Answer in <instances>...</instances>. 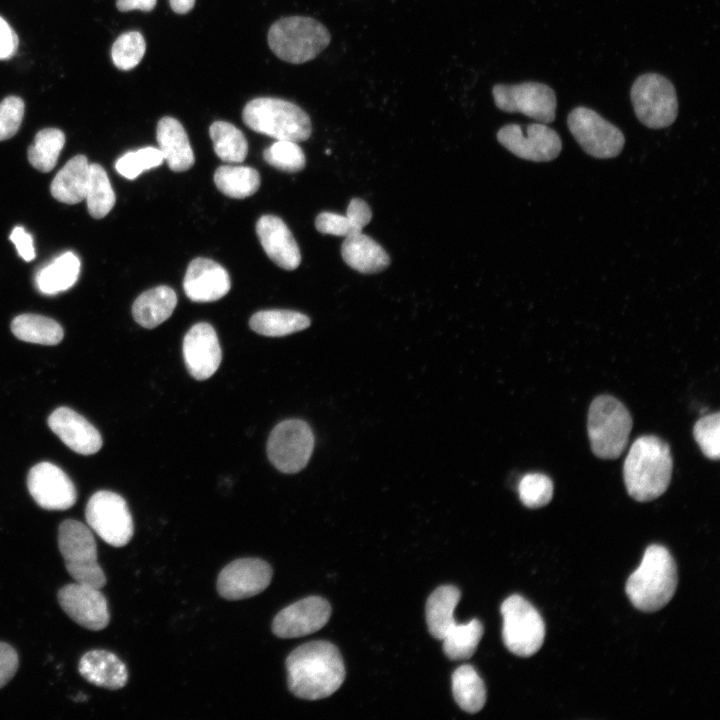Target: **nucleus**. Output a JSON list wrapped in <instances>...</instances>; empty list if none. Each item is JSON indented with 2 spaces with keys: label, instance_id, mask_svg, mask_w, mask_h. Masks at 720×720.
Returning a JSON list of instances; mask_svg holds the SVG:
<instances>
[{
  "label": "nucleus",
  "instance_id": "1",
  "mask_svg": "<svg viewBox=\"0 0 720 720\" xmlns=\"http://www.w3.org/2000/svg\"><path fill=\"white\" fill-rule=\"evenodd\" d=\"M290 692L305 700H319L335 693L345 679L338 648L327 641H313L293 650L286 659Z\"/></svg>",
  "mask_w": 720,
  "mask_h": 720
},
{
  "label": "nucleus",
  "instance_id": "2",
  "mask_svg": "<svg viewBox=\"0 0 720 720\" xmlns=\"http://www.w3.org/2000/svg\"><path fill=\"white\" fill-rule=\"evenodd\" d=\"M672 463L670 448L665 441L654 435L637 438L623 465L628 494L639 502L661 496L670 484Z\"/></svg>",
  "mask_w": 720,
  "mask_h": 720
},
{
  "label": "nucleus",
  "instance_id": "3",
  "mask_svg": "<svg viewBox=\"0 0 720 720\" xmlns=\"http://www.w3.org/2000/svg\"><path fill=\"white\" fill-rule=\"evenodd\" d=\"M677 569L669 551L653 544L643 555L639 567L626 582V594L640 611L654 612L663 608L677 588Z\"/></svg>",
  "mask_w": 720,
  "mask_h": 720
},
{
  "label": "nucleus",
  "instance_id": "4",
  "mask_svg": "<svg viewBox=\"0 0 720 720\" xmlns=\"http://www.w3.org/2000/svg\"><path fill=\"white\" fill-rule=\"evenodd\" d=\"M245 125L277 140L301 142L312 132L310 117L296 104L273 97L249 101L242 111Z\"/></svg>",
  "mask_w": 720,
  "mask_h": 720
},
{
  "label": "nucleus",
  "instance_id": "5",
  "mask_svg": "<svg viewBox=\"0 0 720 720\" xmlns=\"http://www.w3.org/2000/svg\"><path fill=\"white\" fill-rule=\"evenodd\" d=\"M271 51L281 60L301 64L314 59L330 43L328 29L307 16L284 17L268 31Z\"/></svg>",
  "mask_w": 720,
  "mask_h": 720
},
{
  "label": "nucleus",
  "instance_id": "6",
  "mask_svg": "<svg viewBox=\"0 0 720 720\" xmlns=\"http://www.w3.org/2000/svg\"><path fill=\"white\" fill-rule=\"evenodd\" d=\"M632 429L626 406L610 395H600L590 404L587 430L592 452L601 459H616L625 450Z\"/></svg>",
  "mask_w": 720,
  "mask_h": 720
},
{
  "label": "nucleus",
  "instance_id": "7",
  "mask_svg": "<svg viewBox=\"0 0 720 720\" xmlns=\"http://www.w3.org/2000/svg\"><path fill=\"white\" fill-rule=\"evenodd\" d=\"M58 546L75 582L104 587L106 577L97 561L96 541L87 526L73 519L63 521L58 529Z\"/></svg>",
  "mask_w": 720,
  "mask_h": 720
},
{
  "label": "nucleus",
  "instance_id": "8",
  "mask_svg": "<svg viewBox=\"0 0 720 720\" xmlns=\"http://www.w3.org/2000/svg\"><path fill=\"white\" fill-rule=\"evenodd\" d=\"M631 101L638 120L652 129L674 123L678 115V100L674 85L657 73L640 75L631 87Z\"/></svg>",
  "mask_w": 720,
  "mask_h": 720
},
{
  "label": "nucleus",
  "instance_id": "9",
  "mask_svg": "<svg viewBox=\"0 0 720 720\" xmlns=\"http://www.w3.org/2000/svg\"><path fill=\"white\" fill-rule=\"evenodd\" d=\"M502 636L507 649L521 657L535 654L545 638V625L539 612L522 596L512 595L501 605Z\"/></svg>",
  "mask_w": 720,
  "mask_h": 720
},
{
  "label": "nucleus",
  "instance_id": "10",
  "mask_svg": "<svg viewBox=\"0 0 720 720\" xmlns=\"http://www.w3.org/2000/svg\"><path fill=\"white\" fill-rule=\"evenodd\" d=\"M85 517L92 530L111 546H125L133 536L132 516L126 501L117 493H94L86 505Z\"/></svg>",
  "mask_w": 720,
  "mask_h": 720
},
{
  "label": "nucleus",
  "instance_id": "11",
  "mask_svg": "<svg viewBox=\"0 0 720 720\" xmlns=\"http://www.w3.org/2000/svg\"><path fill=\"white\" fill-rule=\"evenodd\" d=\"M567 125L581 148L592 157L613 158L624 147L622 131L590 108H574L568 115Z\"/></svg>",
  "mask_w": 720,
  "mask_h": 720
},
{
  "label": "nucleus",
  "instance_id": "12",
  "mask_svg": "<svg viewBox=\"0 0 720 720\" xmlns=\"http://www.w3.org/2000/svg\"><path fill=\"white\" fill-rule=\"evenodd\" d=\"M314 446L310 426L299 419L277 424L267 442L270 462L283 473H296L308 463Z\"/></svg>",
  "mask_w": 720,
  "mask_h": 720
},
{
  "label": "nucleus",
  "instance_id": "13",
  "mask_svg": "<svg viewBox=\"0 0 720 720\" xmlns=\"http://www.w3.org/2000/svg\"><path fill=\"white\" fill-rule=\"evenodd\" d=\"M492 95L495 105L502 111L521 113L544 124L555 119L556 95L554 90L544 83L496 84Z\"/></svg>",
  "mask_w": 720,
  "mask_h": 720
},
{
  "label": "nucleus",
  "instance_id": "14",
  "mask_svg": "<svg viewBox=\"0 0 720 720\" xmlns=\"http://www.w3.org/2000/svg\"><path fill=\"white\" fill-rule=\"evenodd\" d=\"M497 140L512 154L533 162L551 161L562 149L558 133L540 122L505 125L497 132Z\"/></svg>",
  "mask_w": 720,
  "mask_h": 720
},
{
  "label": "nucleus",
  "instance_id": "15",
  "mask_svg": "<svg viewBox=\"0 0 720 720\" xmlns=\"http://www.w3.org/2000/svg\"><path fill=\"white\" fill-rule=\"evenodd\" d=\"M272 568L259 558L232 561L219 573L217 590L227 600H241L263 592L272 579Z\"/></svg>",
  "mask_w": 720,
  "mask_h": 720
},
{
  "label": "nucleus",
  "instance_id": "16",
  "mask_svg": "<svg viewBox=\"0 0 720 720\" xmlns=\"http://www.w3.org/2000/svg\"><path fill=\"white\" fill-rule=\"evenodd\" d=\"M27 487L35 502L46 510H66L77 499L75 486L67 474L50 462L33 466L27 476Z\"/></svg>",
  "mask_w": 720,
  "mask_h": 720
},
{
  "label": "nucleus",
  "instance_id": "17",
  "mask_svg": "<svg viewBox=\"0 0 720 720\" xmlns=\"http://www.w3.org/2000/svg\"><path fill=\"white\" fill-rule=\"evenodd\" d=\"M57 597L62 610L80 626L99 631L109 624L107 600L98 588L75 582L62 587Z\"/></svg>",
  "mask_w": 720,
  "mask_h": 720
},
{
  "label": "nucleus",
  "instance_id": "18",
  "mask_svg": "<svg viewBox=\"0 0 720 720\" xmlns=\"http://www.w3.org/2000/svg\"><path fill=\"white\" fill-rule=\"evenodd\" d=\"M331 606L319 596L301 599L282 609L273 619L272 632L279 638H299L317 632L329 621Z\"/></svg>",
  "mask_w": 720,
  "mask_h": 720
},
{
  "label": "nucleus",
  "instance_id": "19",
  "mask_svg": "<svg viewBox=\"0 0 720 720\" xmlns=\"http://www.w3.org/2000/svg\"><path fill=\"white\" fill-rule=\"evenodd\" d=\"M183 357L189 374L197 380L211 377L222 353L214 328L206 322L193 325L183 339Z\"/></svg>",
  "mask_w": 720,
  "mask_h": 720
},
{
  "label": "nucleus",
  "instance_id": "20",
  "mask_svg": "<svg viewBox=\"0 0 720 720\" xmlns=\"http://www.w3.org/2000/svg\"><path fill=\"white\" fill-rule=\"evenodd\" d=\"M231 288L230 276L219 263L203 257L193 259L186 270L183 289L194 302H213Z\"/></svg>",
  "mask_w": 720,
  "mask_h": 720
},
{
  "label": "nucleus",
  "instance_id": "21",
  "mask_svg": "<svg viewBox=\"0 0 720 720\" xmlns=\"http://www.w3.org/2000/svg\"><path fill=\"white\" fill-rule=\"evenodd\" d=\"M48 425L66 446L79 454H94L102 446V437L98 430L82 415L68 407L54 410L48 418Z\"/></svg>",
  "mask_w": 720,
  "mask_h": 720
},
{
  "label": "nucleus",
  "instance_id": "22",
  "mask_svg": "<svg viewBox=\"0 0 720 720\" xmlns=\"http://www.w3.org/2000/svg\"><path fill=\"white\" fill-rule=\"evenodd\" d=\"M256 233L265 253L276 265L285 270L299 266L298 244L282 219L274 215L261 216L256 223Z\"/></svg>",
  "mask_w": 720,
  "mask_h": 720
},
{
  "label": "nucleus",
  "instance_id": "23",
  "mask_svg": "<svg viewBox=\"0 0 720 720\" xmlns=\"http://www.w3.org/2000/svg\"><path fill=\"white\" fill-rule=\"evenodd\" d=\"M156 138L164 160L175 172L190 169L195 162L193 150L182 124L173 117H163L158 121Z\"/></svg>",
  "mask_w": 720,
  "mask_h": 720
},
{
  "label": "nucleus",
  "instance_id": "24",
  "mask_svg": "<svg viewBox=\"0 0 720 720\" xmlns=\"http://www.w3.org/2000/svg\"><path fill=\"white\" fill-rule=\"evenodd\" d=\"M78 670L88 682L110 690L120 689L128 681L125 664L116 655L104 650L85 653L79 661Z\"/></svg>",
  "mask_w": 720,
  "mask_h": 720
},
{
  "label": "nucleus",
  "instance_id": "25",
  "mask_svg": "<svg viewBox=\"0 0 720 720\" xmlns=\"http://www.w3.org/2000/svg\"><path fill=\"white\" fill-rule=\"evenodd\" d=\"M341 255L349 267L363 274L378 273L390 264L384 248L362 232L345 237Z\"/></svg>",
  "mask_w": 720,
  "mask_h": 720
},
{
  "label": "nucleus",
  "instance_id": "26",
  "mask_svg": "<svg viewBox=\"0 0 720 720\" xmlns=\"http://www.w3.org/2000/svg\"><path fill=\"white\" fill-rule=\"evenodd\" d=\"M177 305L175 291L166 285L151 288L140 294L133 303L134 320L144 328L152 329L167 320Z\"/></svg>",
  "mask_w": 720,
  "mask_h": 720
},
{
  "label": "nucleus",
  "instance_id": "27",
  "mask_svg": "<svg viewBox=\"0 0 720 720\" xmlns=\"http://www.w3.org/2000/svg\"><path fill=\"white\" fill-rule=\"evenodd\" d=\"M89 166L84 155H77L71 158L54 177L50 191L52 196L59 202L76 204L85 199Z\"/></svg>",
  "mask_w": 720,
  "mask_h": 720
},
{
  "label": "nucleus",
  "instance_id": "28",
  "mask_svg": "<svg viewBox=\"0 0 720 720\" xmlns=\"http://www.w3.org/2000/svg\"><path fill=\"white\" fill-rule=\"evenodd\" d=\"M372 218L369 205L360 198H353L346 215L322 212L315 219L316 229L323 234L347 237L362 232Z\"/></svg>",
  "mask_w": 720,
  "mask_h": 720
},
{
  "label": "nucleus",
  "instance_id": "29",
  "mask_svg": "<svg viewBox=\"0 0 720 720\" xmlns=\"http://www.w3.org/2000/svg\"><path fill=\"white\" fill-rule=\"evenodd\" d=\"M461 593L452 585L440 586L429 596L426 602V622L429 633L442 640L447 632L457 623L454 610L460 600Z\"/></svg>",
  "mask_w": 720,
  "mask_h": 720
},
{
  "label": "nucleus",
  "instance_id": "30",
  "mask_svg": "<svg viewBox=\"0 0 720 720\" xmlns=\"http://www.w3.org/2000/svg\"><path fill=\"white\" fill-rule=\"evenodd\" d=\"M310 323V318L305 314L283 309L258 311L249 321L253 331L269 337H280L304 330Z\"/></svg>",
  "mask_w": 720,
  "mask_h": 720
},
{
  "label": "nucleus",
  "instance_id": "31",
  "mask_svg": "<svg viewBox=\"0 0 720 720\" xmlns=\"http://www.w3.org/2000/svg\"><path fill=\"white\" fill-rule=\"evenodd\" d=\"M80 272V260L72 252H66L42 268L35 277L40 292L57 294L75 284Z\"/></svg>",
  "mask_w": 720,
  "mask_h": 720
},
{
  "label": "nucleus",
  "instance_id": "32",
  "mask_svg": "<svg viewBox=\"0 0 720 720\" xmlns=\"http://www.w3.org/2000/svg\"><path fill=\"white\" fill-rule=\"evenodd\" d=\"M12 333L20 340L42 345H56L63 329L55 320L37 314H21L11 323Z\"/></svg>",
  "mask_w": 720,
  "mask_h": 720
},
{
  "label": "nucleus",
  "instance_id": "33",
  "mask_svg": "<svg viewBox=\"0 0 720 720\" xmlns=\"http://www.w3.org/2000/svg\"><path fill=\"white\" fill-rule=\"evenodd\" d=\"M452 693L458 706L468 712H479L486 702L483 680L470 665H462L452 674Z\"/></svg>",
  "mask_w": 720,
  "mask_h": 720
},
{
  "label": "nucleus",
  "instance_id": "34",
  "mask_svg": "<svg viewBox=\"0 0 720 720\" xmlns=\"http://www.w3.org/2000/svg\"><path fill=\"white\" fill-rule=\"evenodd\" d=\"M214 182L224 195L243 199L257 192L260 186V175L252 167L224 165L216 169Z\"/></svg>",
  "mask_w": 720,
  "mask_h": 720
},
{
  "label": "nucleus",
  "instance_id": "35",
  "mask_svg": "<svg viewBox=\"0 0 720 720\" xmlns=\"http://www.w3.org/2000/svg\"><path fill=\"white\" fill-rule=\"evenodd\" d=\"M215 154L229 163L242 162L248 153L247 140L237 127L226 121H215L209 128Z\"/></svg>",
  "mask_w": 720,
  "mask_h": 720
},
{
  "label": "nucleus",
  "instance_id": "36",
  "mask_svg": "<svg viewBox=\"0 0 720 720\" xmlns=\"http://www.w3.org/2000/svg\"><path fill=\"white\" fill-rule=\"evenodd\" d=\"M483 625L477 619L463 624L456 623L444 636L443 651L451 660L470 658L483 636Z\"/></svg>",
  "mask_w": 720,
  "mask_h": 720
},
{
  "label": "nucleus",
  "instance_id": "37",
  "mask_svg": "<svg viewBox=\"0 0 720 720\" xmlns=\"http://www.w3.org/2000/svg\"><path fill=\"white\" fill-rule=\"evenodd\" d=\"M65 144L64 133L57 128L40 130L32 145L28 148L30 164L40 172L51 171L58 160L59 154Z\"/></svg>",
  "mask_w": 720,
  "mask_h": 720
},
{
  "label": "nucleus",
  "instance_id": "38",
  "mask_svg": "<svg viewBox=\"0 0 720 720\" xmlns=\"http://www.w3.org/2000/svg\"><path fill=\"white\" fill-rule=\"evenodd\" d=\"M85 200L89 214L96 219L105 217L114 207L116 198L104 168L96 163L89 166Z\"/></svg>",
  "mask_w": 720,
  "mask_h": 720
},
{
  "label": "nucleus",
  "instance_id": "39",
  "mask_svg": "<svg viewBox=\"0 0 720 720\" xmlns=\"http://www.w3.org/2000/svg\"><path fill=\"white\" fill-rule=\"evenodd\" d=\"M145 51L146 43L143 35L138 31H128L121 34L113 43L111 58L118 69L128 71L140 63Z\"/></svg>",
  "mask_w": 720,
  "mask_h": 720
},
{
  "label": "nucleus",
  "instance_id": "40",
  "mask_svg": "<svg viewBox=\"0 0 720 720\" xmlns=\"http://www.w3.org/2000/svg\"><path fill=\"white\" fill-rule=\"evenodd\" d=\"M264 160L278 170L295 173L305 167V155L297 142L277 140L263 152Z\"/></svg>",
  "mask_w": 720,
  "mask_h": 720
},
{
  "label": "nucleus",
  "instance_id": "41",
  "mask_svg": "<svg viewBox=\"0 0 720 720\" xmlns=\"http://www.w3.org/2000/svg\"><path fill=\"white\" fill-rule=\"evenodd\" d=\"M163 161V155L158 148L145 147L124 154L117 160L115 168L120 175L133 180L143 171L160 166Z\"/></svg>",
  "mask_w": 720,
  "mask_h": 720
},
{
  "label": "nucleus",
  "instance_id": "42",
  "mask_svg": "<svg viewBox=\"0 0 720 720\" xmlns=\"http://www.w3.org/2000/svg\"><path fill=\"white\" fill-rule=\"evenodd\" d=\"M518 492L521 502L526 507L540 508L551 501L553 482L545 474L528 473L521 478Z\"/></svg>",
  "mask_w": 720,
  "mask_h": 720
},
{
  "label": "nucleus",
  "instance_id": "43",
  "mask_svg": "<svg viewBox=\"0 0 720 720\" xmlns=\"http://www.w3.org/2000/svg\"><path fill=\"white\" fill-rule=\"evenodd\" d=\"M694 438L703 454L712 460L720 456V414L702 416L694 425Z\"/></svg>",
  "mask_w": 720,
  "mask_h": 720
},
{
  "label": "nucleus",
  "instance_id": "44",
  "mask_svg": "<svg viewBox=\"0 0 720 720\" xmlns=\"http://www.w3.org/2000/svg\"><path fill=\"white\" fill-rule=\"evenodd\" d=\"M25 111L24 101L8 96L0 102V141L14 136L19 130Z\"/></svg>",
  "mask_w": 720,
  "mask_h": 720
},
{
  "label": "nucleus",
  "instance_id": "45",
  "mask_svg": "<svg viewBox=\"0 0 720 720\" xmlns=\"http://www.w3.org/2000/svg\"><path fill=\"white\" fill-rule=\"evenodd\" d=\"M18 664V655L14 648L7 643L0 642V689L13 678Z\"/></svg>",
  "mask_w": 720,
  "mask_h": 720
},
{
  "label": "nucleus",
  "instance_id": "46",
  "mask_svg": "<svg viewBox=\"0 0 720 720\" xmlns=\"http://www.w3.org/2000/svg\"><path fill=\"white\" fill-rule=\"evenodd\" d=\"M18 36L8 22L0 16V60L12 58L18 49Z\"/></svg>",
  "mask_w": 720,
  "mask_h": 720
},
{
  "label": "nucleus",
  "instance_id": "47",
  "mask_svg": "<svg viewBox=\"0 0 720 720\" xmlns=\"http://www.w3.org/2000/svg\"><path fill=\"white\" fill-rule=\"evenodd\" d=\"M10 240L14 243L19 255L27 262L35 258L33 238L24 228L15 227L10 234Z\"/></svg>",
  "mask_w": 720,
  "mask_h": 720
},
{
  "label": "nucleus",
  "instance_id": "48",
  "mask_svg": "<svg viewBox=\"0 0 720 720\" xmlns=\"http://www.w3.org/2000/svg\"><path fill=\"white\" fill-rule=\"evenodd\" d=\"M157 0H117L116 6L121 12L141 10L149 12L154 9Z\"/></svg>",
  "mask_w": 720,
  "mask_h": 720
},
{
  "label": "nucleus",
  "instance_id": "49",
  "mask_svg": "<svg viewBox=\"0 0 720 720\" xmlns=\"http://www.w3.org/2000/svg\"><path fill=\"white\" fill-rule=\"evenodd\" d=\"M171 9L178 14H186L194 7L195 0H169Z\"/></svg>",
  "mask_w": 720,
  "mask_h": 720
}]
</instances>
